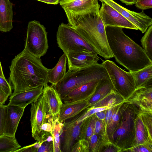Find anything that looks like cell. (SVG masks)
<instances>
[{
	"instance_id": "30",
	"label": "cell",
	"mask_w": 152,
	"mask_h": 152,
	"mask_svg": "<svg viewBox=\"0 0 152 152\" xmlns=\"http://www.w3.org/2000/svg\"><path fill=\"white\" fill-rule=\"evenodd\" d=\"M20 148L15 137L0 136V152H15Z\"/></svg>"
},
{
	"instance_id": "31",
	"label": "cell",
	"mask_w": 152,
	"mask_h": 152,
	"mask_svg": "<svg viewBox=\"0 0 152 152\" xmlns=\"http://www.w3.org/2000/svg\"><path fill=\"white\" fill-rule=\"evenodd\" d=\"M123 103L119 104L118 106L112 116L110 122L106 127L107 135L111 142L113 135L118 128L120 122L121 118L120 108Z\"/></svg>"
},
{
	"instance_id": "46",
	"label": "cell",
	"mask_w": 152,
	"mask_h": 152,
	"mask_svg": "<svg viewBox=\"0 0 152 152\" xmlns=\"http://www.w3.org/2000/svg\"><path fill=\"white\" fill-rule=\"evenodd\" d=\"M46 4L56 5L59 3L60 0H37Z\"/></svg>"
},
{
	"instance_id": "33",
	"label": "cell",
	"mask_w": 152,
	"mask_h": 152,
	"mask_svg": "<svg viewBox=\"0 0 152 152\" xmlns=\"http://www.w3.org/2000/svg\"><path fill=\"white\" fill-rule=\"evenodd\" d=\"M71 152H89L88 140L79 139L72 147Z\"/></svg>"
},
{
	"instance_id": "5",
	"label": "cell",
	"mask_w": 152,
	"mask_h": 152,
	"mask_svg": "<svg viewBox=\"0 0 152 152\" xmlns=\"http://www.w3.org/2000/svg\"><path fill=\"white\" fill-rule=\"evenodd\" d=\"M120 122L113 135L111 142L121 151H125L134 146L135 120L141 111L135 105L124 102L120 107Z\"/></svg>"
},
{
	"instance_id": "17",
	"label": "cell",
	"mask_w": 152,
	"mask_h": 152,
	"mask_svg": "<svg viewBox=\"0 0 152 152\" xmlns=\"http://www.w3.org/2000/svg\"><path fill=\"white\" fill-rule=\"evenodd\" d=\"M48 107V113L54 119L58 117L63 104L59 94L54 88L46 83L42 94Z\"/></svg>"
},
{
	"instance_id": "48",
	"label": "cell",
	"mask_w": 152,
	"mask_h": 152,
	"mask_svg": "<svg viewBox=\"0 0 152 152\" xmlns=\"http://www.w3.org/2000/svg\"><path fill=\"white\" fill-rule=\"evenodd\" d=\"M0 76H1V77H2L4 78H5V77L3 73L2 68V67L1 66V65L0 61Z\"/></svg>"
},
{
	"instance_id": "43",
	"label": "cell",
	"mask_w": 152,
	"mask_h": 152,
	"mask_svg": "<svg viewBox=\"0 0 152 152\" xmlns=\"http://www.w3.org/2000/svg\"><path fill=\"white\" fill-rule=\"evenodd\" d=\"M118 105L108 108L107 109L106 117L104 121L105 127L110 122L113 113Z\"/></svg>"
},
{
	"instance_id": "1",
	"label": "cell",
	"mask_w": 152,
	"mask_h": 152,
	"mask_svg": "<svg viewBox=\"0 0 152 152\" xmlns=\"http://www.w3.org/2000/svg\"><path fill=\"white\" fill-rule=\"evenodd\" d=\"M9 83L13 94L40 87L48 83L49 70L42 64L40 58L25 49L12 60L10 66Z\"/></svg>"
},
{
	"instance_id": "45",
	"label": "cell",
	"mask_w": 152,
	"mask_h": 152,
	"mask_svg": "<svg viewBox=\"0 0 152 152\" xmlns=\"http://www.w3.org/2000/svg\"><path fill=\"white\" fill-rule=\"evenodd\" d=\"M107 109L96 113L94 114L98 118L104 121L106 117Z\"/></svg>"
},
{
	"instance_id": "3",
	"label": "cell",
	"mask_w": 152,
	"mask_h": 152,
	"mask_svg": "<svg viewBox=\"0 0 152 152\" xmlns=\"http://www.w3.org/2000/svg\"><path fill=\"white\" fill-rule=\"evenodd\" d=\"M99 10L84 15L72 26L98 54L105 59L113 57Z\"/></svg>"
},
{
	"instance_id": "12",
	"label": "cell",
	"mask_w": 152,
	"mask_h": 152,
	"mask_svg": "<svg viewBox=\"0 0 152 152\" xmlns=\"http://www.w3.org/2000/svg\"><path fill=\"white\" fill-rule=\"evenodd\" d=\"M99 13L105 27H121L138 30L133 24L124 18L111 6L103 1Z\"/></svg>"
},
{
	"instance_id": "14",
	"label": "cell",
	"mask_w": 152,
	"mask_h": 152,
	"mask_svg": "<svg viewBox=\"0 0 152 152\" xmlns=\"http://www.w3.org/2000/svg\"><path fill=\"white\" fill-rule=\"evenodd\" d=\"M25 108L8 104L5 106L4 135L15 137Z\"/></svg>"
},
{
	"instance_id": "20",
	"label": "cell",
	"mask_w": 152,
	"mask_h": 152,
	"mask_svg": "<svg viewBox=\"0 0 152 152\" xmlns=\"http://www.w3.org/2000/svg\"><path fill=\"white\" fill-rule=\"evenodd\" d=\"M43 87H40L12 94L8 104L25 108L28 104L35 102L42 94Z\"/></svg>"
},
{
	"instance_id": "8",
	"label": "cell",
	"mask_w": 152,
	"mask_h": 152,
	"mask_svg": "<svg viewBox=\"0 0 152 152\" xmlns=\"http://www.w3.org/2000/svg\"><path fill=\"white\" fill-rule=\"evenodd\" d=\"M48 48L46 28L38 21H30L24 49L33 55L40 58L45 54Z\"/></svg>"
},
{
	"instance_id": "16",
	"label": "cell",
	"mask_w": 152,
	"mask_h": 152,
	"mask_svg": "<svg viewBox=\"0 0 152 152\" xmlns=\"http://www.w3.org/2000/svg\"><path fill=\"white\" fill-rule=\"evenodd\" d=\"M69 70L83 68L98 63L97 55L91 52H72L66 55Z\"/></svg>"
},
{
	"instance_id": "7",
	"label": "cell",
	"mask_w": 152,
	"mask_h": 152,
	"mask_svg": "<svg viewBox=\"0 0 152 152\" xmlns=\"http://www.w3.org/2000/svg\"><path fill=\"white\" fill-rule=\"evenodd\" d=\"M102 64L107 71L115 90L125 99L136 89L130 72L124 70L114 62L107 59L103 61Z\"/></svg>"
},
{
	"instance_id": "19",
	"label": "cell",
	"mask_w": 152,
	"mask_h": 152,
	"mask_svg": "<svg viewBox=\"0 0 152 152\" xmlns=\"http://www.w3.org/2000/svg\"><path fill=\"white\" fill-rule=\"evenodd\" d=\"M100 80H92L79 86L70 92L62 100L65 102L89 99Z\"/></svg>"
},
{
	"instance_id": "37",
	"label": "cell",
	"mask_w": 152,
	"mask_h": 152,
	"mask_svg": "<svg viewBox=\"0 0 152 152\" xmlns=\"http://www.w3.org/2000/svg\"><path fill=\"white\" fill-rule=\"evenodd\" d=\"M37 152H53V141L46 140L42 142Z\"/></svg>"
},
{
	"instance_id": "25",
	"label": "cell",
	"mask_w": 152,
	"mask_h": 152,
	"mask_svg": "<svg viewBox=\"0 0 152 152\" xmlns=\"http://www.w3.org/2000/svg\"><path fill=\"white\" fill-rule=\"evenodd\" d=\"M137 115L135 121V137L134 146L146 142H152V137L144 124L140 115Z\"/></svg>"
},
{
	"instance_id": "32",
	"label": "cell",
	"mask_w": 152,
	"mask_h": 152,
	"mask_svg": "<svg viewBox=\"0 0 152 152\" xmlns=\"http://www.w3.org/2000/svg\"><path fill=\"white\" fill-rule=\"evenodd\" d=\"M140 42L146 55L152 61V24L148 27Z\"/></svg>"
},
{
	"instance_id": "36",
	"label": "cell",
	"mask_w": 152,
	"mask_h": 152,
	"mask_svg": "<svg viewBox=\"0 0 152 152\" xmlns=\"http://www.w3.org/2000/svg\"><path fill=\"white\" fill-rule=\"evenodd\" d=\"M94 134L102 135H107L106 127L104 122L96 117Z\"/></svg>"
},
{
	"instance_id": "4",
	"label": "cell",
	"mask_w": 152,
	"mask_h": 152,
	"mask_svg": "<svg viewBox=\"0 0 152 152\" xmlns=\"http://www.w3.org/2000/svg\"><path fill=\"white\" fill-rule=\"evenodd\" d=\"M108 77L105 68L98 63L82 69L68 70L63 79L53 87L62 100L71 91L84 83Z\"/></svg>"
},
{
	"instance_id": "44",
	"label": "cell",
	"mask_w": 152,
	"mask_h": 152,
	"mask_svg": "<svg viewBox=\"0 0 152 152\" xmlns=\"http://www.w3.org/2000/svg\"><path fill=\"white\" fill-rule=\"evenodd\" d=\"M8 96L0 88V104H3L7 100Z\"/></svg>"
},
{
	"instance_id": "28",
	"label": "cell",
	"mask_w": 152,
	"mask_h": 152,
	"mask_svg": "<svg viewBox=\"0 0 152 152\" xmlns=\"http://www.w3.org/2000/svg\"><path fill=\"white\" fill-rule=\"evenodd\" d=\"M63 126L60 122L58 117L52 121V135L53 138V152H61V135Z\"/></svg>"
},
{
	"instance_id": "39",
	"label": "cell",
	"mask_w": 152,
	"mask_h": 152,
	"mask_svg": "<svg viewBox=\"0 0 152 152\" xmlns=\"http://www.w3.org/2000/svg\"><path fill=\"white\" fill-rule=\"evenodd\" d=\"M152 0H136L135 5L137 8L142 10L152 8Z\"/></svg>"
},
{
	"instance_id": "47",
	"label": "cell",
	"mask_w": 152,
	"mask_h": 152,
	"mask_svg": "<svg viewBox=\"0 0 152 152\" xmlns=\"http://www.w3.org/2000/svg\"><path fill=\"white\" fill-rule=\"evenodd\" d=\"M127 5H132L135 4L136 0H119Z\"/></svg>"
},
{
	"instance_id": "38",
	"label": "cell",
	"mask_w": 152,
	"mask_h": 152,
	"mask_svg": "<svg viewBox=\"0 0 152 152\" xmlns=\"http://www.w3.org/2000/svg\"><path fill=\"white\" fill-rule=\"evenodd\" d=\"M41 143L37 141L31 145L20 148L16 150L15 152H37Z\"/></svg>"
},
{
	"instance_id": "9",
	"label": "cell",
	"mask_w": 152,
	"mask_h": 152,
	"mask_svg": "<svg viewBox=\"0 0 152 152\" xmlns=\"http://www.w3.org/2000/svg\"><path fill=\"white\" fill-rule=\"evenodd\" d=\"M60 5L66 16L69 25L76 26L84 15L99 10L98 0H60Z\"/></svg>"
},
{
	"instance_id": "29",
	"label": "cell",
	"mask_w": 152,
	"mask_h": 152,
	"mask_svg": "<svg viewBox=\"0 0 152 152\" xmlns=\"http://www.w3.org/2000/svg\"><path fill=\"white\" fill-rule=\"evenodd\" d=\"M96 118L94 114L84 120L81 129L80 139L88 140L94 134Z\"/></svg>"
},
{
	"instance_id": "34",
	"label": "cell",
	"mask_w": 152,
	"mask_h": 152,
	"mask_svg": "<svg viewBox=\"0 0 152 152\" xmlns=\"http://www.w3.org/2000/svg\"><path fill=\"white\" fill-rule=\"evenodd\" d=\"M152 143L147 142L133 147L127 150L126 152H152Z\"/></svg>"
},
{
	"instance_id": "18",
	"label": "cell",
	"mask_w": 152,
	"mask_h": 152,
	"mask_svg": "<svg viewBox=\"0 0 152 152\" xmlns=\"http://www.w3.org/2000/svg\"><path fill=\"white\" fill-rule=\"evenodd\" d=\"M89 99L64 102L58 116L59 121L63 123L72 118L89 107Z\"/></svg>"
},
{
	"instance_id": "42",
	"label": "cell",
	"mask_w": 152,
	"mask_h": 152,
	"mask_svg": "<svg viewBox=\"0 0 152 152\" xmlns=\"http://www.w3.org/2000/svg\"><path fill=\"white\" fill-rule=\"evenodd\" d=\"M121 149L112 142L106 144L104 147L102 152H116L121 151Z\"/></svg>"
},
{
	"instance_id": "41",
	"label": "cell",
	"mask_w": 152,
	"mask_h": 152,
	"mask_svg": "<svg viewBox=\"0 0 152 152\" xmlns=\"http://www.w3.org/2000/svg\"><path fill=\"white\" fill-rule=\"evenodd\" d=\"M5 105L0 104V136L4 135Z\"/></svg>"
},
{
	"instance_id": "35",
	"label": "cell",
	"mask_w": 152,
	"mask_h": 152,
	"mask_svg": "<svg viewBox=\"0 0 152 152\" xmlns=\"http://www.w3.org/2000/svg\"><path fill=\"white\" fill-rule=\"evenodd\" d=\"M152 113L146 112H140V113L142 121L147 128L149 134L152 137Z\"/></svg>"
},
{
	"instance_id": "11",
	"label": "cell",
	"mask_w": 152,
	"mask_h": 152,
	"mask_svg": "<svg viewBox=\"0 0 152 152\" xmlns=\"http://www.w3.org/2000/svg\"><path fill=\"white\" fill-rule=\"evenodd\" d=\"M72 118L63 123L60 137L61 152H71L73 146L80 139L81 129L84 121L77 123L76 116Z\"/></svg>"
},
{
	"instance_id": "26",
	"label": "cell",
	"mask_w": 152,
	"mask_h": 152,
	"mask_svg": "<svg viewBox=\"0 0 152 152\" xmlns=\"http://www.w3.org/2000/svg\"><path fill=\"white\" fill-rule=\"evenodd\" d=\"M125 99L114 90L90 108L107 107L109 108L124 102Z\"/></svg>"
},
{
	"instance_id": "15",
	"label": "cell",
	"mask_w": 152,
	"mask_h": 152,
	"mask_svg": "<svg viewBox=\"0 0 152 152\" xmlns=\"http://www.w3.org/2000/svg\"><path fill=\"white\" fill-rule=\"evenodd\" d=\"M124 102L135 105L140 108L141 112L152 113V86L136 89L125 99Z\"/></svg>"
},
{
	"instance_id": "21",
	"label": "cell",
	"mask_w": 152,
	"mask_h": 152,
	"mask_svg": "<svg viewBox=\"0 0 152 152\" xmlns=\"http://www.w3.org/2000/svg\"><path fill=\"white\" fill-rule=\"evenodd\" d=\"M13 4L10 0H0V31H10L13 28Z\"/></svg>"
},
{
	"instance_id": "6",
	"label": "cell",
	"mask_w": 152,
	"mask_h": 152,
	"mask_svg": "<svg viewBox=\"0 0 152 152\" xmlns=\"http://www.w3.org/2000/svg\"><path fill=\"white\" fill-rule=\"evenodd\" d=\"M56 39L58 47L66 55L72 52H91L98 54L72 26L62 23L58 28Z\"/></svg>"
},
{
	"instance_id": "2",
	"label": "cell",
	"mask_w": 152,
	"mask_h": 152,
	"mask_svg": "<svg viewBox=\"0 0 152 152\" xmlns=\"http://www.w3.org/2000/svg\"><path fill=\"white\" fill-rule=\"evenodd\" d=\"M110 49L116 61L129 72L152 64L143 48L127 36L123 28L105 27Z\"/></svg>"
},
{
	"instance_id": "10",
	"label": "cell",
	"mask_w": 152,
	"mask_h": 152,
	"mask_svg": "<svg viewBox=\"0 0 152 152\" xmlns=\"http://www.w3.org/2000/svg\"><path fill=\"white\" fill-rule=\"evenodd\" d=\"M111 6L124 18L135 26L142 33L146 31L152 24V19L144 13L131 11L124 8L113 0H99Z\"/></svg>"
},
{
	"instance_id": "22",
	"label": "cell",
	"mask_w": 152,
	"mask_h": 152,
	"mask_svg": "<svg viewBox=\"0 0 152 152\" xmlns=\"http://www.w3.org/2000/svg\"><path fill=\"white\" fill-rule=\"evenodd\" d=\"M67 58L64 53L60 58L56 65L52 69H49L48 74L47 83H50L54 86L61 81L65 76Z\"/></svg>"
},
{
	"instance_id": "24",
	"label": "cell",
	"mask_w": 152,
	"mask_h": 152,
	"mask_svg": "<svg viewBox=\"0 0 152 152\" xmlns=\"http://www.w3.org/2000/svg\"><path fill=\"white\" fill-rule=\"evenodd\" d=\"M130 72L133 77L136 89L152 86V64L137 71Z\"/></svg>"
},
{
	"instance_id": "23",
	"label": "cell",
	"mask_w": 152,
	"mask_h": 152,
	"mask_svg": "<svg viewBox=\"0 0 152 152\" xmlns=\"http://www.w3.org/2000/svg\"><path fill=\"white\" fill-rule=\"evenodd\" d=\"M113 90L114 89L109 77L100 80L94 93L88 100L89 106L94 105Z\"/></svg>"
},
{
	"instance_id": "13",
	"label": "cell",
	"mask_w": 152,
	"mask_h": 152,
	"mask_svg": "<svg viewBox=\"0 0 152 152\" xmlns=\"http://www.w3.org/2000/svg\"><path fill=\"white\" fill-rule=\"evenodd\" d=\"M30 113L32 136L33 137L40 132L42 125L51 116L48 113L47 104L42 94L35 102L31 103Z\"/></svg>"
},
{
	"instance_id": "40",
	"label": "cell",
	"mask_w": 152,
	"mask_h": 152,
	"mask_svg": "<svg viewBox=\"0 0 152 152\" xmlns=\"http://www.w3.org/2000/svg\"><path fill=\"white\" fill-rule=\"evenodd\" d=\"M0 88L8 96L12 94V87L9 83L4 78L0 76Z\"/></svg>"
},
{
	"instance_id": "27",
	"label": "cell",
	"mask_w": 152,
	"mask_h": 152,
	"mask_svg": "<svg viewBox=\"0 0 152 152\" xmlns=\"http://www.w3.org/2000/svg\"><path fill=\"white\" fill-rule=\"evenodd\" d=\"M88 141L90 152H102L105 145L111 142L107 135L96 134L92 135Z\"/></svg>"
}]
</instances>
